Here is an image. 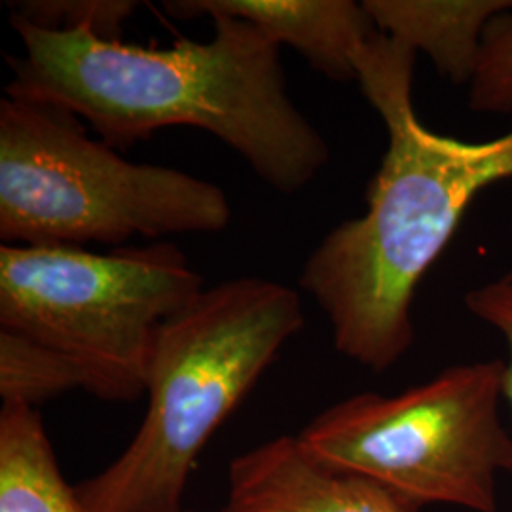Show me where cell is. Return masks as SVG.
Segmentation results:
<instances>
[{
	"label": "cell",
	"mask_w": 512,
	"mask_h": 512,
	"mask_svg": "<svg viewBox=\"0 0 512 512\" xmlns=\"http://www.w3.org/2000/svg\"><path fill=\"white\" fill-rule=\"evenodd\" d=\"M10 23L23 54L8 57L6 97L80 116L112 148L171 126L203 129L281 194L300 192L329 164L327 141L287 93L279 46L245 19L213 18L211 40L169 48Z\"/></svg>",
	"instance_id": "cell-1"
},
{
	"label": "cell",
	"mask_w": 512,
	"mask_h": 512,
	"mask_svg": "<svg viewBox=\"0 0 512 512\" xmlns=\"http://www.w3.org/2000/svg\"><path fill=\"white\" fill-rule=\"evenodd\" d=\"M416 52L380 31L355 59V82L387 131L366 211L311 251L300 287L327 315L334 348L380 374L410 351L412 302L461 220L490 186L512 179V129L461 141L423 126L412 101Z\"/></svg>",
	"instance_id": "cell-2"
},
{
	"label": "cell",
	"mask_w": 512,
	"mask_h": 512,
	"mask_svg": "<svg viewBox=\"0 0 512 512\" xmlns=\"http://www.w3.org/2000/svg\"><path fill=\"white\" fill-rule=\"evenodd\" d=\"M304 327L291 287L239 277L203 289L158 330L148 408L128 448L74 486L86 512H183L205 444Z\"/></svg>",
	"instance_id": "cell-3"
},
{
	"label": "cell",
	"mask_w": 512,
	"mask_h": 512,
	"mask_svg": "<svg viewBox=\"0 0 512 512\" xmlns=\"http://www.w3.org/2000/svg\"><path fill=\"white\" fill-rule=\"evenodd\" d=\"M232 219L217 184L133 164L50 105L0 101V238L6 245H122L220 232Z\"/></svg>",
	"instance_id": "cell-4"
},
{
	"label": "cell",
	"mask_w": 512,
	"mask_h": 512,
	"mask_svg": "<svg viewBox=\"0 0 512 512\" xmlns=\"http://www.w3.org/2000/svg\"><path fill=\"white\" fill-rule=\"evenodd\" d=\"M202 291V277L173 243L110 253L0 247V330L61 353L86 391L110 403L147 393L158 330Z\"/></svg>",
	"instance_id": "cell-5"
},
{
	"label": "cell",
	"mask_w": 512,
	"mask_h": 512,
	"mask_svg": "<svg viewBox=\"0 0 512 512\" xmlns=\"http://www.w3.org/2000/svg\"><path fill=\"white\" fill-rule=\"evenodd\" d=\"M505 361L448 366L399 395L359 393L332 404L298 433L315 458L366 476L408 505L499 511L512 471Z\"/></svg>",
	"instance_id": "cell-6"
},
{
	"label": "cell",
	"mask_w": 512,
	"mask_h": 512,
	"mask_svg": "<svg viewBox=\"0 0 512 512\" xmlns=\"http://www.w3.org/2000/svg\"><path fill=\"white\" fill-rule=\"evenodd\" d=\"M222 512H421L378 482L315 458L298 435L232 461Z\"/></svg>",
	"instance_id": "cell-7"
},
{
	"label": "cell",
	"mask_w": 512,
	"mask_h": 512,
	"mask_svg": "<svg viewBox=\"0 0 512 512\" xmlns=\"http://www.w3.org/2000/svg\"><path fill=\"white\" fill-rule=\"evenodd\" d=\"M164 8L179 19H245L334 82L355 80L357 54L378 33L365 4L353 0H167Z\"/></svg>",
	"instance_id": "cell-8"
},
{
	"label": "cell",
	"mask_w": 512,
	"mask_h": 512,
	"mask_svg": "<svg viewBox=\"0 0 512 512\" xmlns=\"http://www.w3.org/2000/svg\"><path fill=\"white\" fill-rule=\"evenodd\" d=\"M376 29L425 54L442 76L469 84L482 38L512 0H365Z\"/></svg>",
	"instance_id": "cell-9"
},
{
	"label": "cell",
	"mask_w": 512,
	"mask_h": 512,
	"mask_svg": "<svg viewBox=\"0 0 512 512\" xmlns=\"http://www.w3.org/2000/svg\"><path fill=\"white\" fill-rule=\"evenodd\" d=\"M0 512H86L61 475L37 408L2 404Z\"/></svg>",
	"instance_id": "cell-10"
},
{
	"label": "cell",
	"mask_w": 512,
	"mask_h": 512,
	"mask_svg": "<svg viewBox=\"0 0 512 512\" xmlns=\"http://www.w3.org/2000/svg\"><path fill=\"white\" fill-rule=\"evenodd\" d=\"M74 389L86 391V380L67 357L21 334L0 330L2 404L38 408Z\"/></svg>",
	"instance_id": "cell-11"
},
{
	"label": "cell",
	"mask_w": 512,
	"mask_h": 512,
	"mask_svg": "<svg viewBox=\"0 0 512 512\" xmlns=\"http://www.w3.org/2000/svg\"><path fill=\"white\" fill-rule=\"evenodd\" d=\"M12 16L46 31H92L97 37L120 40L124 23L137 10L129 0H27L12 4Z\"/></svg>",
	"instance_id": "cell-12"
},
{
	"label": "cell",
	"mask_w": 512,
	"mask_h": 512,
	"mask_svg": "<svg viewBox=\"0 0 512 512\" xmlns=\"http://www.w3.org/2000/svg\"><path fill=\"white\" fill-rule=\"evenodd\" d=\"M467 90L478 114H512V10L490 21Z\"/></svg>",
	"instance_id": "cell-13"
},
{
	"label": "cell",
	"mask_w": 512,
	"mask_h": 512,
	"mask_svg": "<svg viewBox=\"0 0 512 512\" xmlns=\"http://www.w3.org/2000/svg\"><path fill=\"white\" fill-rule=\"evenodd\" d=\"M465 306L478 321L497 330L507 344L505 401L512 408V268L465 294Z\"/></svg>",
	"instance_id": "cell-14"
}]
</instances>
